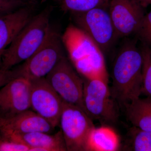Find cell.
<instances>
[{"mask_svg": "<svg viewBox=\"0 0 151 151\" xmlns=\"http://www.w3.org/2000/svg\"><path fill=\"white\" fill-rule=\"evenodd\" d=\"M134 35L141 45L151 47V11L143 17Z\"/></svg>", "mask_w": 151, "mask_h": 151, "instance_id": "cell-20", "label": "cell"}, {"mask_svg": "<svg viewBox=\"0 0 151 151\" xmlns=\"http://www.w3.org/2000/svg\"><path fill=\"white\" fill-rule=\"evenodd\" d=\"M139 4L144 8L151 6V0H137Z\"/></svg>", "mask_w": 151, "mask_h": 151, "instance_id": "cell-24", "label": "cell"}, {"mask_svg": "<svg viewBox=\"0 0 151 151\" xmlns=\"http://www.w3.org/2000/svg\"><path fill=\"white\" fill-rule=\"evenodd\" d=\"M55 129L45 119L31 109L10 118H0V138L35 132L50 134Z\"/></svg>", "mask_w": 151, "mask_h": 151, "instance_id": "cell-12", "label": "cell"}, {"mask_svg": "<svg viewBox=\"0 0 151 151\" xmlns=\"http://www.w3.org/2000/svg\"><path fill=\"white\" fill-rule=\"evenodd\" d=\"M61 35L50 27L45 39L35 52L16 67L19 77L29 81L45 77L65 56Z\"/></svg>", "mask_w": 151, "mask_h": 151, "instance_id": "cell-4", "label": "cell"}, {"mask_svg": "<svg viewBox=\"0 0 151 151\" xmlns=\"http://www.w3.org/2000/svg\"><path fill=\"white\" fill-rule=\"evenodd\" d=\"M137 0H110L109 13L119 38L134 35L145 14Z\"/></svg>", "mask_w": 151, "mask_h": 151, "instance_id": "cell-10", "label": "cell"}, {"mask_svg": "<svg viewBox=\"0 0 151 151\" xmlns=\"http://www.w3.org/2000/svg\"><path fill=\"white\" fill-rule=\"evenodd\" d=\"M18 1L24 3L28 5L36 6L37 4V0H18Z\"/></svg>", "mask_w": 151, "mask_h": 151, "instance_id": "cell-25", "label": "cell"}, {"mask_svg": "<svg viewBox=\"0 0 151 151\" xmlns=\"http://www.w3.org/2000/svg\"><path fill=\"white\" fill-rule=\"evenodd\" d=\"M112 67L111 94L120 108L140 97L143 57L136 38H124Z\"/></svg>", "mask_w": 151, "mask_h": 151, "instance_id": "cell-1", "label": "cell"}, {"mask_svg": "<svg viewBox=\"0 0 151 151\" xmlns=\"http://www.w3.org/2000/svg\"><path fill=\"white\" fill-rule=\"evenodd\" d=\"M45 77L64 102L77 106L87 114L83 103L84 80L65 56Z\"/></svg>", "mask_w": 151, "mask_h": 151, "instance_id": "cell-8", "label": "cell"}, {"mask_svg": "<svg viewBox=\"0 0 151 151\" xmlns=\"http://www.w3.org/2000/svg\"><path fill=\"white\" fill-rule=\"evenodd\" d=\"M92 121L81 108L64 102L59 126L67 151H87L88 138L95 127Z\"/></svg>", "mask_w": 151, "mask_h": 151, "instance_id": "cell-7", "label": "cell"}, {"mask_svg": "<svg viewBox=\"0 0 151 151\" xmlns=\"http://www.w3.org/2000/svg\"><path fill=\"white\" fill-rule=\"evenodd\" d=\"M123 109L132 126L151 132V97H139L126 104Z\"/></svg>", "mask_w": 151, "mask_h": 151, "instance_id": "cell-15", "label": "cell"}, {"mask_svg": "<svg viewBox=\"0 0 151 151\" xmlns=\"http://www.w3.org/2000/svg\"><path fill=\"white\" fill-rule=\"evenodd\" d=\"M120 144L119 136L110 127H94L89 134L87 151L119 150Z\"/></svg>", "mask_w": 151, "mask_h": 151, "instance_id": "cell-16", "label": "cell"}, {"mask_svg": "<svg viewBox=\"0 0 151 151\" xmlns=\"http://www.w3.org/2000/svg\"><path fill=\"white\" fill-rule=\"evenodd\" d=\"M18 77V73L16 68H13L8 70H0V88Z\"/></svg>", "mask_w": 151, "mask_h": 151, "instance_id": "cell-23", "label": "cell"}, {"mask_svg": "<svg viewBox=\"0 0 151 151\" xmlns=\"http://www.w3.org/2000/svg\"><path fill=\"white\" fill-rule=\"evenodd\" d=\"M29 81L31 110L55 128L59 126L64 102L45 77Z\"/></svg>", "mask_w": 151, "mask_h": 151, "instance_id": "cell-9", "label": "cell"}, {"mask_svg": "<svg viewBox=\"0 0 151 151\" xmlns=\"http://www.w3.org/2000/svg\"><path fill=\"white\" fill-rule=\"evenodd\" d=\"M139 48L143 57L141 95L151 97V47L141 45Z\"/></svg>", "mask_w": 151, "mask_h": 151, "instance_id": "cell-19", "label": "cell"}, {"mask_svg": "<svg viewBox=\"0 0 151 151\" xmlns=\"http://www.w3.org/2000/svg\"><path fill=\"white\" fill-rule=\"evenodd\" d=\"M0 139H6L24 144L29 151H66V145L61 130L54 134L35 132L9 135Z\"/></svg>", "mask_w": 151, "mask_h": 151, "instance_id": "cell-14", "label": "cell"}, {"mask_svg": "<svg viewBox=\"0 0 151 151\" xmlns=\"http://www.w3.org/2000/svg\"><path fill=\"white\" fill-rule=\"evenodd\" d=\"M35 6H25L11 13L0 16V68L5 50L21 30L34 16Z\"/></svg>", "mask_w": 151, "mask_h": 151, "instance_id": "cell-13", "label": "cell"}, {"mask_svg": "<svg viewBox=\"0 0 151 151\" xmlns=\"http://www.w3.org/2000/svg\"><path fill=\"white\" fill-rule=\"evenodd\" d=\"M83 78V103L87 115L103 125L116 124L121 108L112 96L108 83L100 79Z\"/></svg>", "mask_w": 151, "mask_h": 151, "instance_id": "cell-5", "label": "cell"}, {"mask_svg": "<svg viewBox=\"0 0 151 151\" xmlns=\"http://www.w3.org/2000/svg\"><path fill=\"white\" fill-rule=\"evenodd\" d=\"M52 1H56V0H52Z\"/></svg>", "mask_w": 151, "mask_h": 151, "instance_id": "cell-26", "label": "cell"}, {"mask_svg": "<svg viewBox=\"0 0 151 151\" xmlns=\"http://www.w3.org/2000/svg\"><path fill=\"white\" fill-rule=\"evenodd\" d=\"M51 7L35 15L6 49L0 70H8L29 58L45 39L50 29Z\"/></svg>", "mask_w": 151, "mask_h": 151, "instance_id": "cell-3", "label": "cell"}, {"mask_svg": "<svg viewBox=\"0 0 151 151\" xmlns=\"http://www.w3.org/2000/svg\"><path fill=\"white\" fill-rule=\"evenodd\" d=\"M30 82L15 78L0 89V118H8L30 109Z\"/></svg>", "mask_w": 151, "mask_h": 151, "instance_id": "cell-11", "label": "cell"}, {"mask_svg": "<svg viewBox=\"0 0 151 151\" xmlns=\"http://www.w3.org/2000/svg\"><path fill=\"white\" fill-rule=\"evenodd\" d=\"M61 9L71 13L83 12L97 7H109L110 0H56Z\"/></svg>", "mask_w": 151, "mask_h": 151, "instance_id": "cell-18", "label": "cell"}, {"mask_svg": "<svg viewBox=\"0 0 151 151\" xmlns=\"http://www.w3.org/2000/svg\"><path fill=\"white\" fill-rule=\"evenodd\" d=\"M70 14L74 24L89 36L103 53L109 52L119 39L108 8L97 7Z\"/></svg>", "mask_w": 151, "mask_h": 151, "instance_id": "cell-6", "label": "cell"}, {"mask_svg": "<svg viewBox=\"0 0 151 151\" xmlns=\"http://www.w3.org/2000/svg\"><path fill=\"white\" fill-rule=\"evenodd\" d=\"M24 144L6 139H0V151H29Z\"/></svg>", "mask_w": 151, "mask_h": 151, "instance_id": "cell-22", "label": "cell"}, {"mask_svg": "<svg viewBox=\"0 0 151 151\" xmlns=\"http://www.w3.org/2000/svg\"><path fill=\"white\" fill-rule=\"evenodd\" d=\"M61 39L76 70L83 78L100 79L108 83L104 53L85 32L73 24L65 29Z\"/></svg>", "mask_w": 151, "mask_h": 151, "instance_id": "cell-2", "label": "cell"}, {"mask_svg": "<svg viewBox=\"0 0 151 151\" xmlns=\"http://www.w3.org/2000/svg\"><path fill=\"white\" fill-rule=\"evenodd\" d=\"M123 150L151 151V132L132 126L122 147Z\"/></svg>", "mask_w": 151, "mask_h": 151, "instance_id": "cell-17", "label": "cell"}, {"mask_svg": "<svg viewBox=\"0 0 151 151\" xmlns=\"http://www.w3.org/2000/svg\"><path fill=\"white\" fill-rule=\"evenodd\" d=\"M28 5L18 0H0V16L17 11Z\"/></svg>", "mask_w": 151, "mask_h": 151, "instance_id": "cell-21", "label": "cell"}]
</instances>
